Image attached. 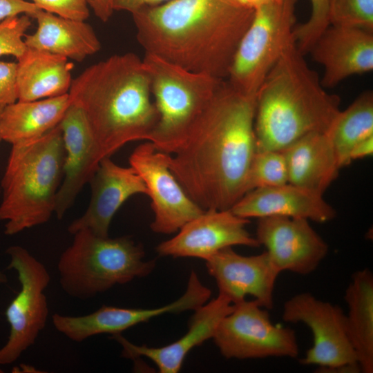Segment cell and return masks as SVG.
I'll list each match as a JSON object with an SVG mask.
<instances>
[{
  "instance_id": "obj_24",
  "label": "cell",
  "mask_w": 373,
  "mask_h": 373,
  "mask_svg": "<svg viewBox=\"0 0 373 373\" xmlns=\"http://www.w3.org/2000/svg\"><path fill=\"white\" fill-rule=\"evenodd\" d=\"M66 57L26 48L17 59V101H34L68 93L73 64Z\"/></svg>"
},
{
  "instance_id": "obj_40",
  "label": "cell",
  "mask_w": 373,
  "mask_h": 373,
  "mask_svg": "<svg viewBox=\"0 0 373 373\" xmlns=\"http://www.w3.org/2000/svg\"><path fill=\"white\" fill-rule=\"evenodd\" d=\"M2 139H1V133H0V141H1Z\"/></svg>"
},
{
  "instance_id": "obj_32",
  "label": "cell",
  "mask_w": 373,
  "mask_h": 373,
  "mask_svg": "<svg viewBox=\"0 0 373 373\" xmlns=\"http://www.w3.org/2000/svg\"><path fill=\"white\" fill-rule=\"evenodd\" d=\"M40 9L64 17L86 21L90 15L85 0H30Z\"/></svg>"
},
{
  "instance_id": "obj_33",
  "label": "cell",
  "mask_w": 373,
  "mask_h": 373,
  "mask_svg": "<svg viewBox=\"0 0 373 373\" xmlns=\"http://www.w3.org/2000/svg\"><path fill=\"white\" fill-rule=\"evenodd\" d=\"M17 100V63L0 61V113Z\"/></svg>"
},
{
  "instance_id": "obj_35",
  "label": "cell",
  "mask_w": 373,
  "mask_h": 373,
  "mask_svg": "<svg viewBox=\"0 0 373 373\" xmlns=\"http://www.w3.org/2000/svg\"><path fill=\"white\" fill-rule=\"evenodd\" d=\"M95 15L102 22L108 21L113 15L115 0H85Z\"/></svg>"
},
{
  "instance_id": "obj_38",
  "label": "cell",
  "mask_w": 373,
  "mask_h": 373,
  "mask_svg": "<svg viewBox=\"0 0 373 373\" xmlns=\"http://www.w3.org/2000/svg\"><path fill=\"white\" fill-rule=\"evenodd\" d=\"M240 5L250 9L254 10L260 5L270 0H235Z\"/></svg>"
},
{
  "instance_id": "obj_13",
  "label": "cell",
  "mask_w": 373,
  "mask_h": 373,
  "mask_svg": "<svg viewBox=\"0 0 373 373\" xmlns=\"http://www.w3.org/2000/svg\"><path fill=\"white\" fill-rule=\"evenodd\" d=\"M211 291L191 271L184 294L176 300L153 309L123 308L103 305L93 313L83 316L55 314L52 316L55 328L68 339L82 343L101 334L112 335L164 314H178L195 310L206 303Z\"/></svg>"
},
{
  "instance_id": "obj_28",
  "label": "cell",
  "mask_w": 373,
  "mask_h": 373,
  "mask_svg": "<svg viewBox=\"0 0 373 373\" xmlns=\"http://www.w3.org/2000/svg\"><path fill=\"white\" fill-rule=\"evenodd\" d=\"M287 183V167L283 151H256L247 173L246 193L258 188Z\"/></svg>"
},
{
  "instance_id": "obj_12",
  "label": "cell",
  "mask_w": 373,
  "mask_h": 373,
  "mask_svg": "<svg viewBox=\"0 0 373 373\" xmlns=\"http://www.w3.org/2000/svg\"><path fill=\"white\" fill-rule=\"evenodd\" d=\"M167 153L149 142L140 144L129 157L130 166L140 175L151 198L154 218L153 231L171 234L204 211L188 195L171 171Z\"/></svg>"
},
{
  "instance_id": "obj_25",
  "label": "cell",
  "mask_w": 373,
  "mask_h": 373,
  "mask_svg": "<svg viewBox=\"0 0 373 373\" xmlns=\"http://www.w3.org/2000/svg\"><path fill=\"white\" fill-rule=\"evenodd\" d=\"M348 312L345 327L363 373L373 372V275L365 268L356 271L345 290Z\"/></svg>"
},
{
  "instance_id": "obj_9",
  "label": "cell",
  "mask_w": 373,
  "mask_h": 373,
  "mask_svg": "<svg viewBox=\"0 0 373 373\" xmlns=\"http://www.w3.org/2000/svg\"><path fill=\"white\" fill-rule=\"evenodd\" d=\"M6 254L10 258L7 268L16 271L21 287L6 311L10 334L0 348V365L14 363L35 344L49 313L44 290L50 277L44 265L19 245L9 247Z\"/></svg>"
},
{
  "instance_id": "obj_2",
  "label": "cell",
  "mask_w": 373,
  "mask_h": 373,
  "mask_svg": "<svg viewBox=\"0 0 373 373\" xmlns=\"http://www.w3.org/2000/svg\"><path fill=\"white\" fill-rule=\"evenodd\" d=\"M254 13L235 0H171L131 15L145 53L226 79Z\"/></svg>"
},
{
  "instance_id": "obj_4",
  "label": "cell",
  "mask_w": 373,
  "mask_h": 373,
  "mask_svg": "<svg viewBox=\"0 0 373 373\" xmlns=\"http://www.w3.org/2000/svg\"><path fill=\"white\" fill-rule=\"evenodd\" d=\"M341 111L294 39L269 70L256 96V151H283L301 137L327 132Z\"/></svg>"
},
{
  "instance_id": "obj_8",
  "label": "cell",
  "mask_w": 373,
  "mask_h": 373,
  "mask_svg": "<svg viewBox=\"0 0 373 373\" xmlns=\"http://www.w3.org/2000/svg\"><path fill=\"white\" fill-rule=\"evenodd\" d=\"M297 0H270L254 9L226 79L237 91L256 97L267 75L294 39Z\"/></svg>"
},
{
  "instance_id": "obj_36",
  "label": "cell",
  "mask_w": 373,
  "mask_h": 373,
  "mask_svg": "<svg viewBox=\"0 0 373 373\" xmlns=\"http://www.w3.org/2000/svg\"><path fill=\"white\" fill-rule=\"evenodd\" d=\"M171 0H115V11H126L131 14L139 9L156 6Z\"/></svg>"
},
{
  "instance_id": "obj_31",
  "label": "cell",
  "mask_w": 373,
  "mask_h": 373,
  "mask_svg": "<svg viewBox=\"0 0 373 373\" xmlns=\"http://www.w3.org/2000/svg\"><path fill=\"white\" fill-rule=\"evenodd\" d=\"M31 25V17L26 15L0 21V57L12 55L18 59L23 55L27 48L24 37Z\"/></svg>"
},
{
  "instance_id": "obj_18",
  "label": "cell",
  "mask_w": 373,
  "mask_h": 373,
  "mask_svg": "<svg viewBox=\"0 0 373 373\" xmlns=\"http://www.w3.org/2000/svg\"><path fill=\"white\" fill-rule=\"evenodd\" d=\"M323 68L321 82L332 88L346 78L373 69V31L329 25L309 52Z\"/></svg>"
},
{
  "instance_id": "obj_5",
  "label": "cell",
  "mask_w": 373,
  "mask_h": 373,
  "mask_svg": "<svg viewBox=\"0 0 373 373\" xmlns=\"http://www.w3.org/2000/svg\"><path fill=\"white\" fill-rule=\"evenodd\" d=\"M64 160L59 124L39 137L12 144L1 182L0 221H6V235L50 220L64 176Z\"/></svg>"
},
{
  "instance_id": "obj_7",
  "label": "cell",
  "mask_w": 373,
  "mask_h": 373,
  "mask_svg": "<svg viewBox=\"0 0 373 373\" xmlns=\"http://www.w3.org/2000/svg\"><path fill=\"white\" fill-rule=\"evenodd\" d=\"M151 88L159 119L149 142L167 154L174 153L223 80L185 69L145 53Z\"/></svg>"
},
{
  "instance_id": "obj_3",
  "label": "cell",
  "mask_w": 373,
  "mask_h": 373,
  "mask_svg": "<svg viewBox=\"0 0 373 373\" xmlns=\"http://www.w3.org/2000/svg\"><path fill=\"white\" fill-rule=\"evenodd\" d=\"M88 122L99 162L128 142L149 141L159 114L148 70L137 55H114L82 72L68 91Z\"/></svg>"
},
{
  "instance_id": "obj_14",
  "label": "cell",
  "mask_w": 373,
  "mask_h": 373,
  "mask_svg": "<svg viewBox=\"0 0 373 373\" xmlns=\"http://www.w3.org/2000/svg\"><path fill=\"white\" fill-rule=\"evenodd\" d=\"M249 220L230 209H208L185 224L177 234L156 247L160 256L190 257L205 261L219 251L233 246L258 247L246 229Z\"/></svg>"
},
{
  "instance_id": "obj_20",
  "label": "cell",
  "mask_w": 373,
  "mask_h": 373,
  "mask_svg": "<svg viewBox=\"0 0 373 373\" xmlns=\"http://www.w3.org/2000/svg\"><path fill=\"white\" fill-rule=\"evenodd\" d=\"M233 308V304L224 296H218L196 309L191 318L187 332L167 345L151 347L135 345L120 334L113 337L122 347V356L135 359L144 356L150 359L160 373H177L189 352L214 336L221 320Z\"/></svg>"
},
{
  "instance_id": "obj_1",
  "label": "cell",
  "mask_w": 373,
  "mask_h": 373,
  "mask_svg": "<svg viewBox=\"0 0 373 373\" xmlns=\"http://www.w3.org/2000/svg\"><path fill=\"white\" fill-rule=\"evenodd\" d=\"M255 109L256 97L223 80L180 146L167 155L171 171L204 211L230 209L246 193Z\"/></svg>"
},
{
  "instance_id": "obj_11",
  "label": "cell",
  "mask_w": 373,
  "mask_h": 373,
  "mask_svg": "<svg viewBox=\"0 0 373 373\" xmlns=\"http://www.w3.org/2000/svg\"><path fill=\"white\" fill-rule=\"evenodd\" d=\"M282 318L287 323H304L312 332L313 345L300 358L301 365H316L322 373L358 363L347 336L345 314L338 305L303 292L285 303Z\"/></svg>"
},
{
  "instance_id": "obj_16",
  "label": "cell",
  "mask_w": 373,
  "mask_h": 373,
  "mask_svg": "<svg viewBox=\"0 0 373 373\" xmlns=\"http://www.w3.org/2000/svg\"><path fill=\"white\" fill-rule=\"evenodd\" d=\"M206 266L216 282L218 294L233 304L251 296L261 307L273 308L274 287L280 272L265 251L242 256L227 247L206 260Z\"/></svg>"
},
{
  "instance_id": "obj_34",
  "label": "cell",
  "mask_w": 373,
  "mask_h": 373,
  "mask_svg": "<svg viewBox=\"0 0 373 373\" xmlns=\"http://www.w3.org/2000/svg\"><path fill=\"white\" fill-rule=\"evenodd\" d=\"M39 9L33 3L26 0H0V21L21 15L32 18Z\"/></svg>"
},
{
  "instance_id": "obj_23",
  "label": "cell",
  "mask_w": 373,
  "mask_h": 373,
  "mask_svg": "<svg viewBox=\"0 0 373 373\" xmlns=\"http://www.w3.org/2000/svg\"><path fill=\"white\" fill-rule=\"evenodd\" d=\"M32 18L37 21V28L34 33L24 37L28 48L78 62L101 48L94 29L85 21L64 17L41 9Z\"/></svg>"
},
{
  "instance_id": "obj_30",
  "label": "cell",
  "mask_w": 373,
  "mask_h": 373,
  "mask_svg": "<svg viewBox=\"0 0 373 373\" xmlns=\"http://www.w3.org/2000/svg\"><path fill=\"white\" fill-rule=\"evenodd\" d=\"M312 12L309 19L305 23L296 25L293 37L299 50L304 55L311 48L329 26V0H310Z\"/></svg>"
},
{
  "instance_id": "obj_10",
  "label": "cell",
  "mask_w": 373,
  "mask_h": 373,
  "mask_svg": "<svg viewBox=\"0 0 373 373\" xmlns=\"http://www.w3.org/2000/svg\"><path fill=\"white\" fill-rule=\"evenodd\" d=\"M212 338L227 359L294 358L299 354L294 330L274 325L268 309L254 300L233 304Z\"/></svg>"
},
{
  "instance_id": "obj_26",
  "label": "cell",
  "mask_w": 373,
  "mask_h": 373,
  "mask_svg": "<svg viewBox=\"0 0 373 373\" xmlns=\"http://www.w3.org/2000/svg\"><path fill=\"white\" fill-rule=\"evenodd\" d=\"M70 104L67 93L8 105L0 113L2 140L14 144L45 134L59 124Z\"/></svg>"
},
{
  "instance_id": "obj_15",
  "label": "cell",
  "mask_w": 373,
  "mask_h": 373,
  "mask_svg": "<svg viewBox=\"0 0 373 373\" xmlns=\"http://www.w3.org/2000/svg\"><path fill=\"white\" fill-rule=\"evenodd\" d=\"M258 219L255 238L280 272L309 274L327 255V244L308 220L276 216Z\"/></svg>"
},
{
  "instance_id": "obj_37",
  "label": "cell",
  "mask_w": 373,
  "mask_h": 373,
  "mask_svg": "<svg viewBox=\"0 0 373 373\" xmlns=\"http://www.w3.org/2000/svg\"><path fill=\"white\" fill-rule=\"evenodd\" d=\"M373 152V136L369 137L356 144L352 149L350 158L351 162L357 159L369 156Z\"/></svg>"
},
{
  "instance_id": "obj_6",
  "label": "cell",
  "mask_w": 373,
  "mask_h": 373,
  "mask_svg": "<svg viewBox=\"0 0 373 373\" xmlns=\"http://www.w3.org/2000/svg\"><path fill=\"white\" fill-rule=\"evenodd\" d=\"M57 263L59 283L70 296L87 300L117 284L150 274L154 260H145L140 244L130 236H98L88 229L75 233Z\"/></svg>"
},
{
  "instance_id": "obj_29",
  "label": "cell",
  "mask_w": 373,
  "mask_h": 373,
  "mask_svg": "<svg viewBox=\"0 0 373 373\" xmlns=\"http://www.w3.org/2000/svg\"><path fill=\"white\" fill-rule=\"evenodd\" d=\"M329 25L373 31V0H329Z\"/></svg>"
},
{
  "instance_id": "obj_17",
  "label": "cell",
  "mask_w": 373,
  "mask_h": 373,
  "mask_svg": "<svg viewBox=\"0 0 373 373\" xmlns=\"http://www.w3.org/2000/svg\"><path fill=\"white\" fill-rule=\"evenodd\" d=\"M90 200L85 213L74 220L68 231L73 234L88 229L103 237L108 236L111 222L121 206L131 196L147 193L146 186L135 170L103 158L89 181Z\"/></svg>"
},
{
  "instance_id": "obj_22",
  "label": "cell",
  "mask_w": 373,
  "mask_h": 373,
  "mask_svg": "<svg viewBox=\"0 0 373 373\" xmlns=\"http://www.w3.org/2000/svg\"><path fill=\"white\" fill-rule=\"evenodd\" d=\"M281 151L289 184L323 195L338 175L341 167L328 132L308 134Z\"/></svg>"
},
{
  "instance_id": "obj_27",
  "label": "cell",
  "mask_w": 373,
  "mask_h": 373,
  "mask_svg": "<svg viewBox=\"0 0 373 373\" xmlns=\"http://www.w3.org/2000/svg\"><path fill=\"white\" fill-rule=\"evenodd\" d=\"M341 169L351 163L350 155L359 142L373 136V93H362L339 112L327 131Z\"/></svg>"
},
{
  "instance_id": "obj_21",
  "label": "cell",
  "mask_w": 373,
  "mask_h": 373,
  "mask_svg": "<svg viewBox=\"0 0 373 373\" xmlns=\"http://www.w3.org/2000/svg\"><path fill=\"white\" fill-rule=\"evenodd\" d=\"M230 210L247 219L276 216L304 218L318 223L331 221L336 216L335 209L322 195L289 183L251 190Z\"/></svg>"
},
{
  "instance_id": "obj_19",
  "label": "cell",
  "mask_w": 373,
  "mask_h": 373,
  "mask_svg": "<svg viewBox=\"0 0 373 373\" xmlns=\"http://www.w3.org/2000/svg\"><path fill=\"white\" fill-rule=\"evenodd\" d=\"M59 124L62 131L65 160L55 213L61 220L83 186L92 178L99 162L90 129L79 106L70 102Z\"/></svg>"
},
{
  "instance_id": "obj_39",
  "label": "cell",
  "mask_w": 373,
  "mask_h": 373,
  "mask_svg": "<svg viewBox=\"0 0 373 373\" xmlns=\"http://www.w3.org/2000/svg\"><path fill=\"white\" fill-rule=\"evenodd\" d=\"M8 282V277L5 273L0 271V284H4Z\"/></svg>"
}]
</instances>
